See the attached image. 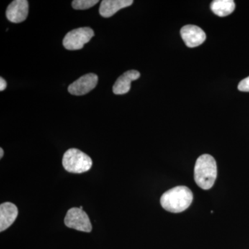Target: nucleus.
I'll use <instances>...</instances> for the list:
<instances>
[{"label": "nucleus", "mask_w": 249, "mask_h": 249, "mask_svg": "<svg viewBox=\"0 0 249 249\" xmlns=\"http://www.w3.org/2000/svg\"><path fill=\"white\" fill-rule=\"evenodd\" d=\"M193 200V193L190 188L184 186L175 187L165 192L160 197L162 207L173 213H178L186 211Z\"/></svg>", "instance_id": "f257e3e1"}, {"label": "nucleus", "mask_w": 249, "mask_h": 249, "mask_svg": "<svg viewBox=\"0 0 249 249\" xmlns=\"http://www.w3.org/2000/svg\"><path fill=\"white\" fill-rule=\"evenodd\" d=\"M217 175V163L212 156L205 154L196 160L194 178L197 186L204 190L213 186Z\"/></svg>", "instance_id": "f03ea898"}, {"label": "nucleus", "mask_w": 249, "mask_h": 249, "mask_svg": "<svg viewBox=\"0 0 249 249\" xmlns=\"http://www.w3.org/2000/svg\"><path fill=\"white\" fill-rule=\"evenodd\" d=\"M62 165L70 173H83L91 169L92 160L84 152L76 148H71L64 154Z\"/></svg>", "instance_id": "7ed1b4c3"}, {"label": "nucleus", "mask_w": 249, "mask_h": 249, "mask_svg": "<svg viewBox=\"0 0 249 249\" xmlns=\"http://www.w3.org/2000/svg\"><path fill=\"white\" fill-rule=\"evenodd\" d=\"M94 36L91 28L82 27L69 32L63 40V46L68 50H79Z\"/></svg>", "instance_id": "20e7f679"}, {"label": "nucleus", "mask_w": 249, "mask_h": 249, "mask_svg": "<svg viewBox=\"0 0 249 249\" xmlns=\"http://www.w3.org/2000/svg\"><path fill=\"white\" fill-rule=\"evenodd\" d=\"M65 224L67 227L78 231L90 232L92 230L89 216L80 208H71L67 211Z\"/></svg>", "instance_id": "39448f33"}, {"label": "nucleus", "mask_w": 249, "mask_h": 249, "mask_svg": "<svg viewBox=\"0 0 249 249\" xmlns=\"http://www.w3.org/2000/svg\"><path fill=\"white\" fill-rule=\"evenodd\" d=\"M98 80V76L95 73L85 74L69 86V92L74 96L85 95L96 88Z\"/></svg>", "instance_id": "423d86ee"}, {"label": "nucleus", "mask_w": 249, "mask_h": 249, "mask_svg": "<svg viewBox=\"0 0 249 249\" xmlns=\"http://www.w3.org/2000/svg\"><path fill=\"white\" fill-rule=\"evenodd\" d=\"M180 34L183 42L190 48L202 45L206 38V34L200 27L191 24L181 28Z\"/></svg>", "instance_id": "0eeeda50"}, {"label": "nucleus", "mask_w": 249, "mask_h": 249, "mask_svg": "<svg viewBox=\"0 0 249 249\" xmlns=\"http://www.w3.org/2000/svg\"><path fill=\"white\" fill-rule=\"evenodd\" d=\"M29 14V2L27 0H15L6 9V18L10 22L20 23L27 19Z\"/></svg>", "instance_id": "6e6552de"}, {"label": "nucleus", "mask_w": 249, "mask_h": 249, "mask_svg": "<svg viewBox=\"0 0 249 249\" xmlns=\"http://www.w3.org/2000/svg\"><path fill=\"white\" fill-rule=\"evenodd\" d=\"M18 215L17 206L13 203L4 202L0 205V232L11 227Z\"/></svg>", "instance_id": "1a4fd4ad"}, {"label": "nucleus", "mask_w": 249, "mask_h": 249, "mask_svg": "<svg viewBox=\"0 0 249 249\" xmlns=\"http://www.w3.org/2000/svg\"><path fill=\"white\" fill-rule=\"evenodd\" d=\"M140 73L136 70H129L121 75L113 86V92L117 95L124 94L131 89V83L139 79Z\"/></svg>", "instance_id": "9d476101"}, {"label": "nucleus", "mask_w": 249, "mask_h": 249, "mask_svg": "<svg viewBox=\"0 0 249 249\" xmlns=\"http://www.w3.org/2000/svg\"><path fill=\"white\" fill-rule=\"evenodd\" d=\"M132 0H103L99 13L103 18H110L118 11L133 4Z\"/></svg>", "instance_id": "9b49d317"}, {"label": "nucleus", "mask_w": 249, "mask_h": 249, "mask_svg": "<svg viewBox=\"0 0 249 249\" xmlns=\"http://www.w3.org/2000/svg\"><path fill=\"white\" fill-rule=\"evenodd\" d=\"M211 9L219 17H225L233 12L235 9V1L232 0H214L211 4Z\"/></svg>", "instance_id": "f8f14e48"}, {"label": "nucleus", "mask_w": 249, "mask_h": 249, "mask_svg": "<svg viewBox=\"0 0 249 249\" xmlns=\"http://www.w3.org/2000/svg\"><path fill=\"white\" fill-rule=\"evenodd\" d=\"M98 3V0H74L72 6L76 10H86L93 7Z\"/></svg>", "instance_id": "ddd939ff"}, {"label": "nucleus", "mask_w": 249, "mask_h": 249, "mask_svg": "<svg viewBox=\"0 0 249 249\" xmlns=\"http://www.w3.org/2000/svg\"><path fill=\"white\" fill-rule=\"evenodd\" d=\"M238 89L244 92H249V76L242 80L239 83Z\"/></svg>", "instance_id": "4468645a"}, {"label": "nucleus", "mask_w": 249, "mask_h": 249, "mask_svg": "<svg viewBox=\"0 0 249 249\" xmlns=\"http://www.w3.org/2000/svg\"><path fill=\"white\" fill-rule=\"evenodd\" d=\"M7 87V83H6V80L1 77L0 78V91H3L6 89Z\"/></svg>", "instance_id": "2eb2a0df"}, {"label": "nucleus", "mask_w": 249, "mask_h": 249, "mask_svg": "<svg viewBox=\"0 0 249 249\" xmlns=\"http://www.w3.org/2000/svg\"><path fill=\"white\" fill-rule=\"evenodd\" d=\"M3 156H4V150H3V149L0 148V159L2 158Z\"/></svg>", "instance_id": "dca6fc26"}, {"label": "nucleus", "mask_w": 249, "mask_h": 249, "mask_svg": "<svg viewBox=\"0 0 249 249\" xmlns=\"http://www.w3.org/2000/svg\"><path fill=\"white\" fill-rule=\"evenodd\" d=\"M80 209H81V210H83V206H80Z\"/></svg>", "instance_id": "f3484780"}]
</instances>
